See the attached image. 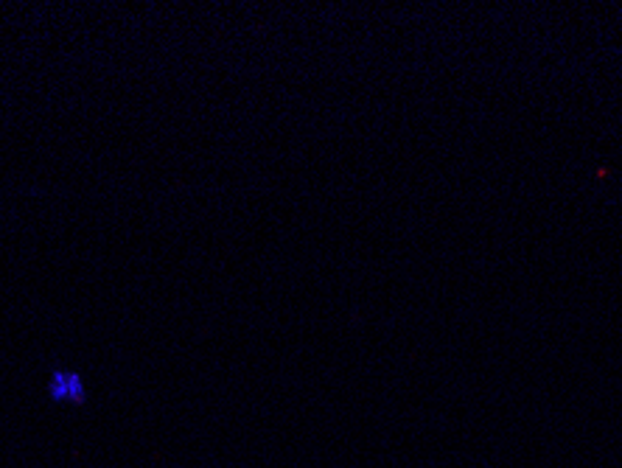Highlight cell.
Listing matches in <instances>:
<instances>
[{
    "label": "cell",
    "mask_w": 622,
    "mask_h": 468,
    "mask_svg": "<svg viewBox=\"0 0 622 468\" xmlns=\"http://www.w3.org/2000/svg\"><path fill=\"white\" fill-rule=\"evenodd\" d=\"M51 396L54 399H65V401H79L84 393H82V381L70 373H57L54 381H51Z\"/></svg>",
    "instance_id": "1"
}]
</instances>
